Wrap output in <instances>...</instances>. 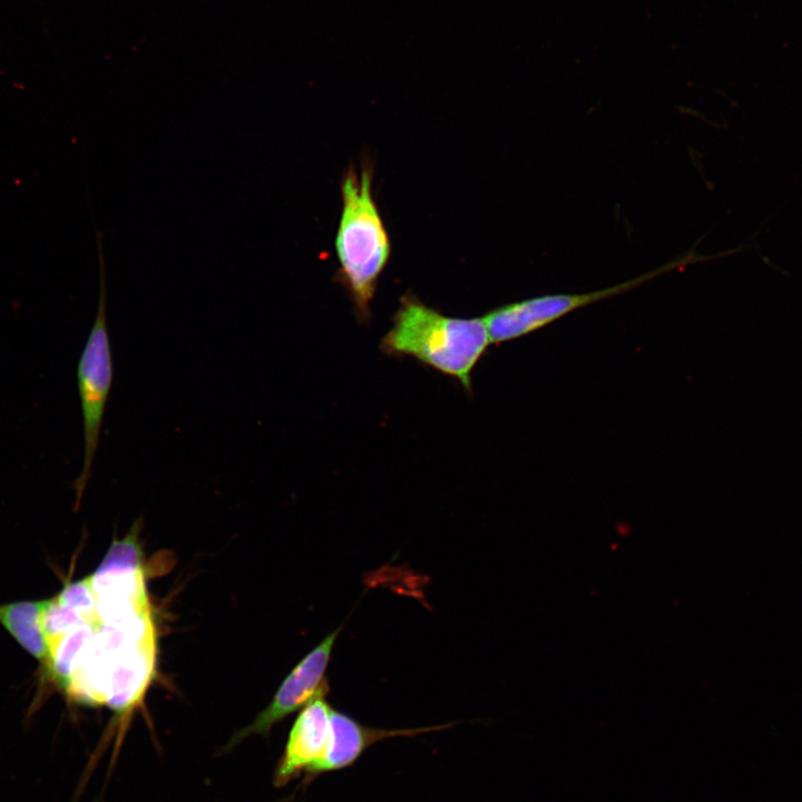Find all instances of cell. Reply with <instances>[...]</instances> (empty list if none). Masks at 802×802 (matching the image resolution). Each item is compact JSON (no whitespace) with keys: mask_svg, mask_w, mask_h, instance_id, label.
I'll list each match as a JSON object with an SVG mask.
<instances>
[{"mask_svg":"<svg viewBox=\"0 0 802 802\" xmlns=\"http://www.w3.org/2000/svg\"><path fill=\"white\" fill-rule=\"evenodd\" d=\"M327 692L313 697L300 712L288 734L275 772V785L282 786L316 763L324 754L331 731L332 707Z\"/></svg>","mask_w":802,"mask_h":802,"instance_id":"8992f818","label":"cell"},{"mask_svg":"<svg viewBox=\"0 0 802 802\" xmlns=\"http://www.w3.org/2000/svg\"><path fill=\"white\" fill-rule=\"evenodd\" d=\"M342 213L335 237L339 280L361 321L370 316L378 278L390 256V241L372 194V170L346 172L341 184Z\"/></svg>","mask_w":802,"mask_h":802,"instance_id":"7a4b0ae2","label":"cell"},{"mask_svg":"<svg viewBox=\"0 0 802 802\" xmlns=\"http://www.w3.org/2000/svg\"><path fill=\"white\" fill-rule=\"evenodd\" d=\"M49 599L21 600L0 605V624L43 666L49 658L45 613Z\"/></svg>","mask_w":802,"mask_h":802,"instance_id":"9c48e42d","label":"cell"},{"mask_svg":"<svg viewBox=\"0 0 802 802\" xmlns=\"http://www.w3.org/2000/svg\"><path fill=\"white\" fill-rule=\"evenodd\" d=\"M712 258V255H700L691 250L655 270L614 286L583 294H546L505 304L488 312L482 320L490 342L500 344L540 330L578 309L628 292L662 274Z\"/></svg>","mask_w":802,"mask_h":802,"instance_id":"277c9868","label":"cell"},{"mask_svg":"<svg viewBox=\"0 0 802 802\" xmlns=\"http://www.w3.org/2000/svg\"><path fill=\"white\" fill-rule=\"evenodd\" d=\"M453 724H441L426 727L387 730L375 728L361 724L350 715L340 711L331 712L330 740L323 756L314 763L307 774L333 772L353 765L359 757L373 744L398 736H414L418 734L444 730Z\"/></svg>","mask_w":802,"mask_h":802,"instance_id":"52a82bcc","label":"cell"},{"mask_svg":"<svg viewBox=\"0 0 802 802\" xmlns=\"http://www.w3.org/2000/svg\"><path fill=\"white\" fill-rule=\"evenodd\" d=\"M341 628L329 634L291 671L280 685L270 705L231 741L237 743L251 734L266 735L285 716L305 706L322 692H329L325 672Z\"/></svg>","mask_w":802,"mask_h":802,"instance_id":"5b68a950","label":"cell"},{"mask_svg":"<svg viewBox=\"0 0 802 802\" xmlns=\"http://www.w3.org/2000/svg\"><path fill=\"white\" fill-rule=\"evenodd\" d=\"M155 663V640L134 646L109 665L105 704L118 713L134 707L150 682Z\"/></svg>","mask_w":802,"mask_h":802,"instance_id":"ba28073f","label":"cell"},{"mask_svg":"<svg viewBox=\"0 0 802 802\" xmlns=\"http://www.w3.org/2000/svg\"><path fill=\"white\" fill-rule=\"evenodd\" d=\"M99 262V297L96 316L77 368L80 398L84 459L74 486L80 498L90 479L97 453L104 413L113 384V354L107 326V276L101 232H96Z\"/></svg>","mask_w":802,"mask_h":802,"instance_id":"3957f363","label":"cell"},{"mask_svg":"<svg viewBox=\"0 0 802 802\" xmlns=\"http://www.w3.org/2000/svg\"><path fill=\"white\" fill-rule=\"evenodd\" d=\"M489 344L482 317L449 316L413 295H404L380 349L387 355L411 356L456 378L470 392L471 372Z\"/></svg>","mask_w":802,"mask_h":802,"instance_id":"6da1fadb","label":"cell"}]
</instances>
